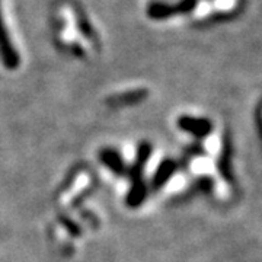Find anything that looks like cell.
<instances>
[{"mask_svg":"<svg viewBox=\"0 0 262 262\" xmlns=\"http://www.w3.org/2000/svg\"><path fill=\"white\" fill-rule=\"evenodd\" d=\"M0 58L3 61V66L9 70H15L19 66V56L12 46L8 31L3 25L2 13H0Z\"/></svg>","mask_w":262,"mask_h":262,"instance_id":"6da1fadb","label":"cell"},{"mask_svg":"<svg viewBox=\"0 0 262 262\" xmlns=\"http://www.w3.org/2000/svg\"><path fill=\"white\" fill-rule=\"evenodd\" d=\"M196 5L198 0H182L177 5H153L149 9V15L155 19H162L175 13H185L196 8Z\"/></svg>","mask_w":262,"mask_h":262,"instance_id":"7a4b0ae2","label":"cell"},{"mask_svg":"<svg viewBox=\"0 0 262 262\" xmlns=\"http://www.w3.org/2000/svg\"><path fill=\"white\" fill-rule=\"evenodd\" d=\"M178 124L182 130L192 133L195 136H206L211 128L208 121L200 120V118H192V117H182V118H179Z\"/></svg>","mask_w":262,"mask_h":262,"instance_id":"3957f363","label":"cell"},{"mask_svg":"<svg viewBox=\"0 0 262 262\" xmlns=\"http://www.w3.org/2000/svg\"><path fill=\"white\" fill-rule=\"evenodd\" d=\"M101 160L102 163L110 169L111 172L117 173V175H122L124 173V162H122L121 156L117 150L114 149H103L101 151Z\"/></svg>","mask_w":262,"mask_h":262,"instance_id":"277c9868","label":"cell"},{"mask_svg":"<svg viewBox=\"0 0 262 262\" xmlns=\"http://www.w3.org/2000/svg\"><path fill=\"white\" fill-rule=\"evenodd\" d=\"M150 151H151V147H150L149 144L143 143V144L139 146V149H137V158H136L134 166H133V181L141 179V172H143V168H144L146 162L149 160Z\"/></svg>","mask_w":262,"mask_h":262,"instance_id":"5b68a950","label":"cell"},{"mask_svg":"<svg viewBox=\"0 0 262 262\" xmlns=\"http://www.w3.org/2000/svg\"><path fill=\"white\" fill-rule=\"evenodd\" d=\"M146 198V185L144 182L139 179V181H133V187L128 191L127 195V204L130 207H139L144 201Z\"/></svg>","mask_w":262,"mask_h":262,"instance_id":"8992f818","label":"cell"},{"mask_svg":"<svg viewBox=\"0 0 262 262\" xmlns=\"http://www.w3.org/2000/svg\"><path fill=\"white\" fill-rule=\"evenodd\" d=\"M173 170H175V165H173V162H170V160H166V162H163L162 165L158 169V172L155 173V178H153V185L155 187H162L169 178H170V175L173 173Z\"/></svg>","mask_w":262,"mask_h":262,"instance_id":"52a82bcc","label":"cell"}]
</instances>
